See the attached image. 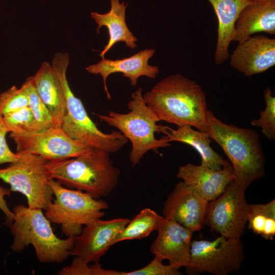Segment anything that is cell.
Here are the masks:
<instances>
[{"instance_id":"obj_16","label":"cell","mask_w":275,"mask_h":275,"mask_svg":"<svg viewBox=\"0 0 275 275\" xmlns=\"http://www.w3.org/2000/svg\"><path fill=\"white\" fill-rule=\"evenodd\" d=\"M154 49H145L126 58L115 60L105 58L97 63L86 68L91 74H100L103 79L104 89L108 99L111 98L106 86L107 77L112 73H122L123 76L128 78L130 84L135 86L138 78L145 76L154 79L159 70L156 66H150L148 60L154 56Z\"/></svg>"},{"instance_id":"obj_9","label":"cell","mask_w":275,"mask_h":275,"mask_svg":"<svg viewBox=\"0 0 275 275\" xmlns=\"http://www.w3.org/2000/svg\"><path fill=\"white\" fill-rule=\"evenodd\" d=\"M244 259V245L241 238L220 235L212 241L193 240L185 270L190 275L203 272L227 275L238 270Z\"/></svg>"},{"instance_id":"obj_20","label":"cell","mask_w":275,"mask_h":275,"mask_svg":"<svg viewBox=\"0 0 275 275\" xmlns=\"http://www.w3.org/2000/svg\"><path fill=\"white\" fill-rule=\"evenodd\" d=\"M111 9L106 13L100 14L97 12L91 13V17L98 24L96 32L100 34V29L105 26L108 30V41L104 49L99 54L102 59L104 58L106 53L117 42H124L126 47L135 48L138 39L128 29L126 22V9L127 4L120 0H109Z\"/></svg>"},{"instance_id":"obj_3","label":"cell","mask_w":275,"mask_h":275,"mask_svg":"<svg viewBox=\"0 0 275 275\" xmlns=\"http://www.w3.org/2000/svg\"><path fill=\"white\" fill-rule=\"evenodd\" d=\"M206 133L223 149L231 162L235 181L244 190L264 176L265 158L256 131L224 123L208 109Z\"/></svg>"},{"instance_id":"obj_11","label":"cell","mask_w":275,"mask_h":275,"mask_svg":"<svg viewBox=\"0 0 275 275\" xmlns=\"http://www.w3.org/2000/svg\"><path fill=\"white\" fill-rule=\"evenodd\" d=\"M16 153L39 155L47 160L75 157L90 148L70 138L61 127H51L36 132L10 133Z\"/></svg>"},{"instance_id":"obj_18","label":"cell","mask_w":275,"mask_h":275,"mask_svg":"<svg viewBox=\"0 0 275 275\" xmlns=\"http://www.w3.org/2000/svg\"><path fill=\"white\" fill-rule=\"evenodd\" d=\"M233 41L241 43L256 33L275 35V0H251L240 13Z\"/></svg>"},{"instance_id":"obj_30","label":"cell","mask_w":275,"mask_h":275,"mask_svg":"<svg viewBox=\"0 0 275 275\" xmlns=\"http://www.w3.org/2000/svg\"><path fill=\"white\" fill-rule=\"evenodd\" d=\"M161 258L154 256L146 266L133 271H120V275H180L182 272L170 264L164 265Z\"/></svg>"},{"instance_id":"obj_27","label":"cell","mask_w":275,"mask_h":275,"mask_svg":"<svg viewBox=\"0 0 275 275\" xmlns=\"http://www.w3.org/2000/svg\"><path fill=\"white\" fill-rule=\"evenodd\" d=\"M266 106L260 112V117L251 121L253 126L261 127V132L269 140L275 139V97L271 94V89L267 87L263 92Z\"/></svg>"},{"instance_id":"obj_5","label":"cell","mask_w":275,"mask_h":275,"mask_svg":"<svg viewBox=\"0 0 275 275\" xmlns=\"http://www.w3.org/2000/svg\"><path fill=\"white\" fill-rule=\"evenodd\" d=\"M42 210L22 204L13 208L14 217L10 228L14 239L11 248L20 252L32 244L39 262L62 263L70 256L74 237H58Z\"/></svg>"},{"instance_id":"obj_21","label":"cell","mask_w":275,"mask_h":275,"mask_svg":"<svg viewBox=\"0 0 275 275\" xmlns=\"http://www.w3.org/2000/svg\"><path fill=\"white\" fill-rule=\"evenodd\" d=\"M167 136L170 142L183 143L193 147L200 155L201 164L210 169L219 171L231 163L214 151L210 146L212 142L208 134L193 129L190 125L178 126L173 129L168 126H160V133Z\"/></svg>"},{"instance_id":"obj_6","label":"cell","mask_w":275,"mask_h":275,"mask_svg":"<svg viewBox=\"0 0 275 275\" xmlns=\"http://www.w3.org/2000/svg\"><path fill=\"white\" fill-rule=\"evenodd\" d=\"M142 93L141 88L132 93L128 105L130 111L126 114L109 111L108 115L96 114L100 121L117 128L130 140L129 160L132 166L138 164L148 151L171 146L166 135L155 138V132L160 133L161 125L157 124L160 120L145 102Z\"/></svg>"},{"instance_id":"obj_10","label":"cell","mask_w":275,"mask_h":275,"mask_svg":"<svg viewBox=\"0 0 275 275\" xmlns=\"http://www.w3.org/2000/svg\"><path fill=\"white\" fill-rule=\"evenodd\" d=\"M245 191L234 180L220 196L209 202L205 224L213 232L227 237L241 238L249 212Z\"/></svg>"},{"instance_id":"obj_15","label":"cell","mask_w":275,"mask_h":275,"mask_svg":"<svg viewBox=\"0 0 275 275\" xmlns=\"http://www.w3.org/2000/svg\"><path fill=\"white\" fill-rule=\"evenodd\" d=\"M229 57L231 67L245 76L263 73L275 65V39L252 36L238 43Z\"/></svg>"},{"instance_id":"obj_7","label":"cell","mask_w":275,"mask_h":275,"mask_svg":"<svg viewBox=\"0 0 275 275\" xmlns=\"http://www.w3.org/2000/svg\"><path fill=\"white\" fill-rule=\"evenodd\" d=\"M48 183L54 199L48 205L44 215L50 223L61 226L62 233L67 237L79 235L82 226L101 218L108 208L106 202L96 199L89 194L72 189L50 179Z\"/></svg>"},{"instance_id":"obj_8","label":"cell","mask_w":275,"mask_h":275,"mask_svg":"<svg viewBox=\"0 0 275 275\" xmlns=\"http://www.w3.org/2000/svg\"><path fill=\"white\" fill-rule=\"evenodd\" d=\"M17 154V161L0 169V179L10 185L11 191L23 194L28 207L46 210L53 199L48 183L47 160L35 154Z\"/></svg>"},{"instance_id":"obj_12","label":"cell","mask_w":275,"mask_h":275,"mask_svg":"<svg viewBox=\"0 0 275 275\" xmlns=\"http://www.w3.org/2000/svg\"><path fill=\"white\" fill-rule=\"evenodd\" d=\"M129 221L127 218L105 221L97 218L93 221L74 237L70 256L77 257L86 263H99L100 258L113 245L116 237Z\"/></svg>"},{"instance_id":"obj_29","label":"cell","mask_w":275,"mask_h":275,"mask_svg":"<svg viewBox=\"0 0 275 275\" xmlns=\"http://www.w3.org/2000/svg\"><path fill=\"white\" fill-rule=\"evenodd\" d=\"M75 256L71 264L59 271V275H119V271L105 269L99 263L89 265Z\"/></svg>"},{"instance_id":"obj_25","label":"cell","mask_w":275,"mask_h":275,"mask_svg":"<svg viewBox=\"0 0 275 275\" xmlns=\"http://www.w3.org/2000/svg\"><path fill=\"white\" fill-rule=\"evenodd\" d=\"M21 88L28 97L29 106L36 121V131L52 127V116L37 92L33 76L28 77Z\"/></svg>"},{"instance_id":"obj_13","label":"cell","mask_w":275,"mask_h":275,"mask_svg":"<svg viewBox=\"0 0 275 275\" xmlns=\"http://www.w3.org/2000/svg\"><path fill=\"white\" fill-rule=\"evenodd\" d=\"M209 202L183 181L175 185L163 204V217L172 218L193 232L205 225Z\"/></svg>"},{"instance_id":"obj_32","label":"cell","mask_w":275,"mask_h":275,"mask_svg":"<svg viewBox=\"0 0 275 275\" xmlns=\"http://www.w3.org/2000/svg\"><path fill=\"white\" fill-rule=\"evenodd\" d=\"M11 191L10 189L0 186V209L6 216L4 225L8 227H10L12 224L14 217L13 212L9 208L5 199L6 196H9L10 195Z\"/></svg>"},{"instance_id":"obj_24","label":"cell","mask_w":275,"mask_h":275,"mask_svg":"<svg viewBox=\"0 0 275 275\" xmlns=\"http://www.w3.org/2000/svg\"><path fill=\"white\" fill-rule=\"evenodd\" d=\"M247 222L254 233L266 240L275 236V200L266 204L249 205Z\"/></svg>"},{"instance_id":"obj_4","label":"cell","mask_w":275,"mask_h":275,"mask_svg":"<svg viewBox=\"0 0 275 275\" xmlns=\"http://www.w3.org/2000/svg\"><path fill=\"white\" fill-rule=\"evenodd\" d=\"M70 60L67 52L55 54L51 65L62 86L66 98V108L61 128L72 139L89 148L110 153L119 151L128 142L120 131L105 133L100 130L91 119L81 101L71 91L67 78Z\"/></svg>"},{"instance_id":"obj_17","label":"cell","mask_w":275,"mask_h":275,"mask_svg":"<svg viewBox=\"0 0 275 275\" xmlns=\"http://www.w3.org/2000/svg\"><path fill=\"white\" fill-rule=\"evenodd\" d=\"M177 177L193 187L208 202L220 196L234 180L231 164L215 171L202 164L188 163L179 167Z\"/></svg>"},{"instance_id":"obj_22","label":"cell","mask_w":275,"mask_h":275,"mask_svg":"<svg viewBox=\"0 0 275 275\" xmlns=\"http://www.w3.org/2000/svg\"><path fill=\"white\" fill-rule=\"evenodd\" d=\"M33 77L37 92L52 116L53 126L60 127L66 108V98L51 64L43 62Z\"/></svg>"},{"instance_id":"obj_14","label":"cell","mask_w":275,"mask_h":275,"mask_svg":"<svg viewBox=\"0 0 275 275\" xmlns=\"http://www.w3.org/2000/svg\"><path fill=\"white\" fill-rule=\"evenodd\" d=\"M150 252L162 260H167L175 269L188 263L193 232L172 218L164 217Z\"/></svg>"},{"instance_id":"obj_31","label":"cell","mask_w":275,"mask_h":275,"mask_svg":"<svg viewBox=\"0 0 275 275\" xmlns=\"http://www.w3.org/2000/svg\"><path fill=\"white\" fill-rule=\"evenodd\" d=\"M7 133L0 113V164L15 162L19 157L18 154L13 153L9 147L6 140Z\"/></svg>"},{"instance_id":"obj_2","label":"cell","mask_w":275,"mask_h":275,"mask_svg":"<svg viewBox=\"0 0 275 275\" xmlns=\"http://www.w3.org/2000/svg\"><path fill=\"white\" fill-rule=\"evenodd\" d=\"M110 154L90 148L75 157L47 160L48 178L67 188L86 192L96 199L107 197L117 186L120 174L113 165Z\"/></svg>"},{"instance_id":"obj_28","label":"cell","mask_w":275,"mask_h":275,"mask_svg":"<svg viewBox=\"0 0 275 275\" xmlns=\"http://www.w3.org/2000/svg\"><path fill=\"white\" fill-rule=\"evenodd\" d=\"M26 106H29V99L21 88L13 86L0 94V113L2 115Z\"/></svg>"},{"instance_id":"obj_23","label":"cell","mask_w":275,"mask_h":275,"mask_svg":"<svg viewBox=\"0 0 275 275\" xmlns=\"http://www.w3.org/2000/svg\"><path fill=\"white\" fill-rule=\"evenodd\" d=\"M164 219L155 211L149 208L142 210L130 220L123 231L116 237L113 245L127 240L141 239L157 231Z\"/></svg>"},{"instance_id":"obj_26","label":"cell","mask_w":275,"mask_h":275,"mask_svg":"<svg viewBox=\"0 0 275 275\" xmlns=\"http://www.w3.org/2000/svg\"><path fill=\"white\" fill-rule=\"evenodd\" d=\"M2 116L8 132L21 133L36 131V121L29 106Z\"/></svg>"},{"instance_id":"obj_19","label":"cell","mask_w":275,"mask_h":275,"mask_svg":"<svg viewBox=\"0 0 275 275\" xmlns=\"http://www.w3.org/2000/svg\"><path fill=\"white\" fill-rule=\"evenodd\" d=\"M217 18V37L214 54L215 63L223 64L230 57L229 48L235 33V23L242 9L251 0H207Z\"/></svg>"},{"instance_id":"obj_1","label":"cell","mask_w":275,"mask_h":275,"mask_svg":"<svg viewBox=\"0 0 275 275\" xmlns=\"http://www.w3.org/2000/svg\"><path fill=\"white\" fill-rule=\"evenodd\" d=\"M160 121L178 126L190 125L206 132V94L195 81L180 74L168 76L143 95Z\"/></svg>"}]
</instances>
